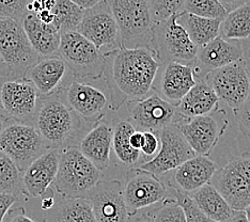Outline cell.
<instances>
[{"mask_svg":"<svg viewBox=\"0 0 250 222\" xmlns=\"http://www.w3.org/2000/svg\"><path fill=\"white\" fill-rule=\"evenodd\" d=\"M177 122L182 135L196 155L208 156L219 139L218 123L215 118L207 115Z\"/></svg>","mask_w":250,"mask_h":222,"instance_id":"21","label":"cell"},{"mask_svg":"<svg viewBox=\"0 0 250 222\" xmlns=\"http://www.w3.org/2000/svg\"><path fill=\"white\" fill-rule=\"evenodd\" d=\"M123 198L130 217L141 209L163 202L167 199V189L156 175L137 167L127 173Z\"/></svg>","mask_w":250,"mask_h":222,"instance_id":"13","label":"cell"},{"mask_svg":"<svg viewBox=\"0 0 250 222\" xmlns=\"http://www.w3.org/2000/svg\"><path fill=\"white\" fill-rule=\"evenodd\" d=\"M246 56L247 60L244 59V61H245V63L247 65V68H248V72H249V76H250V47L245 51V49H244V57Z\"/></svg>","mask_w":250,"mask_h":222,"instance_id":"50","label":"cell"},{"mask_svg":"<svg viewBox=\"0 0 250 222\" xmlns=\"http://www.w3.org/2000/svg\"><path fill=\"white\" fill-rule=\"evenodd\" d=\"M47 150L35 125L10 122L0 134V153L10 158L21 173Z\"/></svg>","mask_w":250,"mask_h":222,"instance_id":"7","label":"cell"},{"mask_svg":"<svg viewBox=\"0 0 250 222\" xmlns=\"http://www.w3.org/2000/svg\"><path fill=\"white\" fill-rule=\"evenodd\" d=\"M104 54L103 75L110 93V108L118 111L129 101L141 100L152 90L160 62L151 47L120 44Z\"/></svg>","mask_w":250,"mask_h":222,"instance_id":"1","label":"cell"},{"mask_svg":"<svg viewBox=\"0 0 250 222\" xmlns=\"http://www.w3.org/2000/svg\"><path fill=\"white\" fill-rule=\"evenodd\" d=\"M55 198H54V190L52 188H49L47 192L42 197V205L41 207L44 212H47V210L52 209L55 205Z\"/></svg>","mask_w":250,"mask_h":222,"instance_id":"44","label":"cell"},{"mask_svg":"<svg viewBox=\"0 0 250 222\" xmlns=\"http://www.w3.org/2000/svg\"><path fill=\"white\" fill-rule=\"evenodd\" d=\"M57 56L65 62L74 77L98 79L103 75L104 54L77 31L61 34Z\"/></svg>","mask_w":250,"mask_h":222,"instance_id":"5","label":"cell"},{"mask_svg":"<svg viewBox=\"0 0 250 222\" xmlns=\"http://www.w3.org/2000/svg\"><path fill=\"white\" fill-rule=\"evenodd\" d=\"M244 212H245V214H246V217H247L248 221L250 222V205H249V206H248L245 210H244Z\"/></svg>","mask_w":250,"mask_h":222,"instance_id":"53","label":"cell"},{"mask_svg":"<svg viewBox=\"0 0 250 222\" xmlns=\"http://www.w3.org/2000/svg\"><path fill=\"white\" fill-rule=\"evenodd\" d=\"M70 1L77 4L78 7H81L83 10H87L94 7V5H96L102 1H104V0H70Z\"/></svg>","mask_w":250,"mask_h":222,"instance_id":"47","label":"cell"},{"mask_svg":"<svg viewBox=\"0 0 250 222\" xmlns=\"http://www.w3.org/2000/svg\"><path fill=\"white\" fill-rule=\"evenodd\" d=\"M86 199L92 207L96 222H129L120 181L100 180Z\"/></svg>","mask_w":250,"mask_h":222,"instance_id":"14","label":"cell"},{"mask_svg":"<svg viewBox=\"0 0 250 222\" xmlns=\"http://www.w3.org/2000/svg\"><path fill=\"white\" fill-rule=\"evenodd\" d=\"M219 36L236 41L250 38V1L226 15L220 22Z\"/></svg>","mask_w":250,"mask_h":222,"instance_id":"29","label":"cell"},{"mask_svg":"<svg viewBox=\"0 0 250 222\" xmlns=\"http://www.w3.org/2000/svg\"><path fill=\"white\" fill-rule=\"evenodd\" d=\"M82 120L57 93L40 100L35 127L48 150L61 151L73 146L83 127Z\"/></svg>","mask_w":250,"mask_h":222,"instance_id":"2","label":"cell"},{"mask_svg":"<svg viewBox=\"0 0 250 222\" xmlns=\"http://www.w3.org/2000/svg\"><path fill=\"white\" fill-rule=\"evenodd\" d=\"M218 167L208 156L195 155L173 170V182L181 192L189 193L209 184Z\"/></svg>","mask_w":250,"mask_h":222,"instance_id":"22","label":"cell"},{"mask_svg":"<svg viewBox=\"0 0 250 222\" xmlns=\"http://www.w3.org/2000/svg\"><path fill=\"white\" fill-rule=\"evenodd\" d=\"M173 191L175 195L174 199L178 201L182 208L184 209L187 222H218L208 218L207 215H204L201 210L197 207L195 202L191 200L190 197L187 195V193L181 192L175 189Z\"/></svg>","mask_w":250,"mask_h":222,"instance_id":"36","label":"cell"},{"mask_svg":"<svg viewBox=\"0 0 250 222\" xmlns=\"http://www.w3.org/2000/svg\"><path fill=\"white\" fill-rule=\"evenodd\" d=\"M22 27L31 47L40 56V58L57 55L61 36L54 25L43 24L38 20L35 13L28 12L22 20Z\"/></svg>","mask_w":250,"mask_h":222,"instance_id":"24","label":"cell"},{"mask_svg":"<svg viewBox=\"0 0 250 222\" xmlns=\"http://www.w3.org/2000/svg\"><path fill=\"white\" fill-rule=\"evenodd\" d=\"M30 1H32V0H28V2H30Z\"/></svg>","mask_w":250,"mask_h":222,"instance_id":"54","label":"cell"},{"mask_svg":"<svg viewBox=\"0 0 250 222\" xmlns=\"http://www.w3.org/2000/svg\"><path fill=\"white\" fill-rule=\"evenodd\" d=\"M0 56L10 71V77H25L31 66L41 59L29 43L22 24L0 19Z\"/></svg>","mask_w":250,"mask_h":222,"instance_id":"6","label":"cell"},{"mask_svg":"<svg viewBox=\"0 0 250 222\" xmlns=\"http://www.w3.org/2000/svg\"><path fill=\"white\" fill-rule=\"evenodd\" d=\"M2 77H10V71L2 57L0 56V78Z\"/></svg>","mask_w":250,"mask_h":222,"instance_id":"49","label":"cell"},{"mask_svg":"<svg viewBox=\"0 0 250 222\" xmlns=\"http://www.w3.org/2000/svg\"><path fill=\"white\" fill-rule=\"evenodd\" d=\"M84 10L70 0H56L52 13L54 15L53 25L61 34L77 31Z\"/></svg>","mask_w":250,"mask_h":222,"instance_id":"31","label":"cell"},{"mask_svg":"<svg viewBox=\"0 0 250 222\" xmlns=\"http://www.w3.org/2000/svg\"><path fill=\"white\" fill-rule=\"evenodd\" d=\"M219 100L214 90L200 79L197 81L195 87L190 89L180 104L177 106V111L181 117L190 119L200 116H207L218 108Z\"/></svg>","mask_w":250,"mask_h":222,"instance_id":"25","label":"cell"},{"mask_svg":"<svg viewBox=\"0 0 250 222\" xmlns=\"http://www.w3.org/2000/svg\"><path fill=\"white\" fill-rule=\"evenodd\" d=\"M10 122L7 119H4L2 116H0V134L2 133V130L5 128V126L9 124Z\"/></svg>","mask_w":250,"mask_h":222,"instance_id":"51","label":"cell"},{"mask_svg":"<svg viewBox=\"0 0 250 222\" xmlns=\"http://www.w3.org/2000/svg\"><path fill=\"white\" fill-rule=\"evenodd\" d=\"M77 32L101 51L103 47H118L121 41L116 20L105 0L84 10Z\"/></svg>","mask_w":250,"mask_h":222,"instance_id":"16","label":"cell"},{"mask_svg":"<svg viewBox=\"0 0 250 222\" xmlns=\"http://www.w3.org/2000/svg\"><path fill=\"white\" fill-rule=\"evenodd\" d=\"M196 83L192 65L170 61L160 64L152 89L163 100L177 107Z\"/></svg>","mask_w":250,"mask_h":222,"instance_id":"15","label":"cell"},{"mask_svg":"<svg viewBox=\"0 0 250 222\" xmlns=\"http://www.w3.org/2000/svg\"><path fill=\"white\" fill-rule=\"evenodd\" d=\"M226 164L234 170L250 185V153H244L240 156L233 157Z\"/></svg>","mask_w":250,"mask_h":222,"instance_id":"38","label":"cell"},{"mask_svg":"<svg viewBox=\"0 0 250 222\" xmlns=\"http://www.w3.org/2000/svg\"><path fill=\"white\" fill-rule=\"evenodd\" d=\"M18 201L19 197L0 193V222H3V219L5 217V215L9 212V209Z\"/></svg>","mask_w":250,"mask_h":222,"instance_id":"42","label":"cell"},{"mask_svg":"<svg viewBox=\"0 0 250 222\" xmlns=\"http://www.w3.org/2000/svg\"><path fill=\"white\" fill-rule=\"evenodd\" d=\"M244 58V47L241 41L226 40L220 36L198 48L196 60L192 63L195 77L199 81L209 72L229 65Z\"/></svg>","mask_w":250,"mask_h":222,"instance_id":"19","label":"cell"},{"mask_svg":"<svg viewBox=\"0 0 250 222\" xmlns=\"http://www.w3.org/2000/svg\"><path fill=\"white\" fill-rule=\"evenodd\" d=\"M157 135L161 143L160 150L154 157L141 163L138 168L156 176L163 175L175 170L196 155L182 135L177 122L164 127Z\"/></svg>","mask_w":250,"mask_h":222,"instance_id":"10","label":"cell"},{"mask_svg":"<svg viewBox=\"0 0 250 222\" xmlns=\"http://www.w3.org/2000/svg\"><path fill=\"white\" fill-rule=\"evenodd\" d=\"M59 94L78 117L95 124L105 116L109 102L101 90L78 81H72Z\"/></svg>","mask_w":250,"mask_h":222,"instance_id":"17","label":"cell"},{"mask_svg":"<svg viewBox=\"0 0 250 222\" xmlns=\"http://www.w3.org/2000/svg\"><path fill=\"white\" fill-rule=\"evenodd\" d=\"M202 81L233 110L240 108L250 94V76L244 59L209 72Z\"/></svg>","mask_w":250,"mask_h":222,"instance_id":"9","label":"cell"},{"mask_svg":"<svg viewBox=\"0 0 250 222\" xmlns=\"http://www.w3.org/2000/svg\"><path fill=\"white\" fill-rule=\"evenodd\" d=\"M25 77L35 85L40 99H43L59 93L74 76L65 62L55 55L40 59L28 70Z\"/></svg>","mask_w":250,"mask_h":222,"instance_id":"18","label":"cell"},{"mask_svg":"<svg viewBox=\"0 0 250 222\" xmlns=\"http://www.w3.org/2000/svg\"><path fill=\"white\" fill-rule=\"evenodd\" d=\"M136 130L129 121H119L112 128V149L117 158L125 166H133L139 161L140 152L134 150L129 138Z\"/></svg>","mask_w":250,"mask_h":222,"instance_id":"30","label":"cell"},{"mask_svg":"<svg viewBox=\"0 0 250 222\" xmlns=\"http://www.w3.org/2000/svg\"><path fill=\"white\" fill-rule=\"evenodd\" d=\"M28 0H0V19H11L22 24L27 12Z\"/></svg>","mask_w":250,"mask_h":222,"instance_id":"37","label":"cell"},{"mask_svg":"<svg viewBox=\"0 0 250 222\" xmlns=\"http://www.w3.org/2000/svg\"><path fill=\"white\" fill-rule=\"evenodd\" d=\"M150 42L160 64L174 61L191 65L196 60L198 47L191 42L185 28L178 22V14L153 25Z\"/></svg>","mask_w":250,"mask_h":222,"instance_id":"4","label":"cell"},{"mask_svg":"<svg viewBox=\"0 0 250 222\" xmlns=\"http://www.w3.org/2000/svg\"><path fill=\"white\" fill-rule=\"evenodd\" d=\"M178 22L185 28L191 42L202 47L219 36L220 20L206 19L186 12L178 14Z\"/></svg>","mask_w":250,"mask_h":222,"instance_id":"28","label":"cell"},{"mask_svg":"<svg viewBox=\"0 0 250 222\" xmlns=\"http://www.w3.org/2000/svg\"><path fill=\"white\" fill-rule=\"evenodd\" d=\"M135 222H152V220L150 218V216H149V217H147V216H144V217H141L140 219L136 220Z\"/></svg>","mask_w":250,"mask_h":222,"instance_id":"52","label":"cell"},{"mask_svg":"<svg viewBox=\"0 0 250 222\" xmlns=\"http://www.w3.org/2000/svg\"><path fill=\"white\" fill-rule=\"evenodd\" d=\"M130 123L140 132L158 134L169 124L181 121L177 107L169 104L156 93L141 100L127 101Z\"/></svg>","mask_w":250,"mask_h":222,"instance_id":"12","label":"cell"},{"mask_svg":"<svg viewBox=\"0 0 250 222\" xmlns=\"http://www.w3.org/2000/svg\"><path fill=\"white\" fill-rule=\"evenodd\" d=\"M233 111L241 132L245 136L250 137V94L244 104Z\"/></svg>","mask_w":250,"mask_h":222,"instance_id":"39","label":"cell"},{"mask_svg":"<svg viewBox=\"0 0 250 222\" xmlns=\"http://www.w3.org/2000/svg\"><path fill=\"white\" fill-rule=\"evenodd\" d=\"M149 216L152 222H187L184 209L172 198L165 199L162 206L153 210Z\"/></svg>","mask_w":250,"mask_h":222,"instance_id":"34","label":"cell"},{"mask_svg":"<svg viewBox=\"0 0 250 222\" xmlns=\"http://www.w3.org/2000/svg\"><path fill=\"white\" fill-rule=\"evenodd\" d=\"M185 0H146L154 24L183 12Z\"/></svg>","mask_w":250,"mask_h":222,"instance_id":"35","label":"cell"},{"mask_svg":"<svg viewBox=\"0 0 250 222\" xmlns=\"http://www.w3.org/2000/svg\"><path fill=\"white\" fill-rule=\"evenodd\" d=\"M120 34L121 43L150 34L154 25L146 0H105Z\"/></svg>","mask_w":250,"mask_h":222,"instance_id":"11","label":"cell"},{"mask_svg":"<svg viewBox=\"0 0 250 222\" xmlns=\"http://www.w3.org/2000/svg\"><path fill=\"white\" fill-rule=\"evenodd\" d=\"M36 15L38 17V20L40 21H42L43 24L53 25L54 15H53L52 11H50V10H42V11H40L39 13H37Z\"/></svg>","mask_w":250,"mask_h":222,"instance_id":"46","label":"cell"},{"mask_svg":"<svg viewBox=\"0 0 250 222\" xmlns=\"http://www.w3.org/2000/svg\"><path fill=\"white\" fill-rule=\"evenodd\" d=\"M183 12L220 20H223L228 14L218 0H185Z\"/></svg>","mask_w":250,"mask_h":222,"instance_id":"33","label":"cell"},{"mask_svg":"<svg viewBox=\"0 0 250 222\" xmlns=\"http://www.w3.org/2000/svg\"><path fill=\"white\" fill-rule=\"evenodd\" d=\"M101 176V171L73 145L60 151L58 172L53 185L62 199H86Z\"/></svg>","mask_w":250,"mask_h":222,"instance_id":"3","label":"cell"},{"mask_svg":"<svg viewBox=\"0 0 250 222\" xmlns=\"http://www.w3.org/2000/svg\"><path fill=\"white\" fill-rule=\"evenodd\" d=\"M43 222H96L87 199H62L45 212Z\"/></svg>","mask_w":250,"mask_h":222,"instance_id":"26","label":"cell"},{"mask_svg":"<svg viewBox=\"0 0 250 222\" xmlns=\"http://www.w3.org/2000/svg\"><path fill=\"white\" fill-rule=\"evenodd\" d=\"M3 222H37L27 215L22 206H12L5 215Z\"/></svg>","mask_w":250,"mask_h":222,"instance_id":"41","label":"cell"},{"mask_svg":"<svg viewBox=\"0 0 250 222\" xmlns=\"http://www.w3.org/2000/svg\"><path fill=\"white\" fill-rule=\"evenodd\" d=\"M201 212L218 222H225L230 218L233 209L227 203L219 191L211 184H207L188 195Z\"/></svg>","mask_w":250,"mask_h":222,"instance_id":"27","label":"cell"},{"mask_svg":"<svg viewBox=\"0 0 250 222\" xmlns=\"http://www.w3.org/2000/svg\"><path fill=\"white\" fill-rule=\"evenodd\" d=\"M250 0H218V2L223 5L227 13H230L235 9L240 8L241 5L247 3Z\"/></svg>","mask_w":250,"mask_h":222,"instance_id":"43","label":"cell"},{"mask_svg":"<svg viewBox=\"0 0 250 222\" xmlns=\"http://www.w3.org/2000/svg\"><path fill=\"white\" fill-rule=\"evenodd\" d=\"M143 134L144 140L143 145L140 147V153L144 154L146 158H153L160 150V138H158L157 134L152 132H143Z\"/></svg>","mask_w":250,"mask_h":222,"instance_id":"40","label":"cell"},{"mask_svg":"<svg viewBox=\"0 0 250 222\" xmlns=\"http://www.w3.org/2000/svg\"><path fill=\"white\" fill-rule=\"evenodd\" d=\"M21 173L13 161L0 153V193L19 197L21 195Z\"/></svg>","mask_w":250,"mask_h":222,"instance_id":"32","label":"cell"},{"mask_svg":"<svg viewBox=\"0 0 250 222\" xmlns=\"http://www.w3.org/2000/svg\"><path fill=\"white\" fill-rule=\"evenodd\" d=\"M84 156L100 171L108 168L112 149V128L105 122H99L83 136L77 146Z\"/></svg>","mask_w":250,"mask_h":222,"instance_id":"23","label":"cell"},{"mask_svg":"<svg viewBox=\"0 0 250 222\" xmlns=\"http://www.w3.org/2000/svg\"><path fill=\"white\" fill-rule=\"evenodd\" d=\"M60 151L47 150L21 173V195L42 198L54 184L58 172Z\"/></svg>","mask_w":250,"mask_h":222,"instance_id":"20","label":"cell"},{"mask_svg":"<svg viewBox=\"0 0 250 222\" xmlns=\"http://www.w3.org/2000/svg\"><path fill=\"white\" fill-rule=\"evenodd\" d=\"M143 140H144L143 132H140V130H135V132L130 135V138H129L130 146H132L134 150L140 152V147L143 145Z\"/></svg>","mask_w":250,"mask_h":222,"instance_id":"45","label":"cell"},{"mask_svg":"<svg viewBox=\"0 0 250 222\" xmlns=\"http://www.w3.org/2000/svg\"><path fill=\"white\" fill-rule=\"evenodd\" d=\"M0 88V116L9 122L35 125L40 96L26 77H7Z\"/></svg>","mask_w":250,"mask_h":222,"instance_id":"8","label":"cell"},{"mask_svg":"<svg viewBox=\"0 0 250 222\" xmlns=\"http://www.w3.org/2000/svg\"><path fill=\"white\" fill-rule=\"evenodd\" d=\"M225 222H249L244 210H233L230 218Z\"/></svg>","mask_w":250,"mask_h":222,"instance_id":"48","label":"cell"}]
</instances>
